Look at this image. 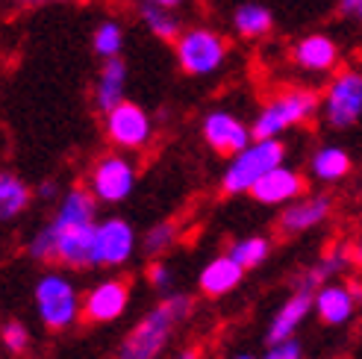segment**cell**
Instances as JSON below:
<instances>
[{"instance_id":"28","label":"cell","mask_w":362,"mask_h":359,"mask_svg":"<svg viewBox=\"0 0 362 359\" xmlns=\"http://www.w3.org/2000/svg\"><path fill=\"white\" fill-rule=\"evenodd\" d=\"M4 348L9 351V353H24L27 348H30V333H27V327L21 324V321H9V324H4Z\"/></svg>"},{"instance_id":"29","label":"cell","mask_w":362,"mask_h":359,"mask_svg":"<svg viewBox=\"0 0 362 359\" xmlns=\"http://www.w3.org/2000/svg\"><path fill=\"white\" fill-rule=\"evenodd\" d=\"M262 359H303V348H300L298 339L292 336V339H283V342L268 345V353Z\"/></svg>"},{"instance_id":"33","label":"cell","mask_w":362,"mask_h":359,"mask_svg":"<svg viewBox=\"0 0 362 359\" xmlns=\"http://www.w3.org/2000/svg\"><path fill=\"white\" fill-rule=\"evenodd\" d=\"M139 4H151V6H162V9H180L186 0H139Z\"/></svg>"},{"instance_id":"6","label":"cell","mask_w":362,"mask_h":359,"mask_svg":"<svg viewBox=\"0 0 362 359\" xmlns=\"http://www.w3.org/2000/svg\"><path fill=\"white\" fill-rule=\"evenodd\" d=\"M324 121L333 130H348L359 121L362 112V74L354 68H345L330 80L321 98Z\"/></svg>"},{"instance_id":"35","label":"cell","mask_w":362,"mask_h":359,"mask_svg":"<svg viewBox=\"0 0 362 359\" xmlns=\"http://www.w3.org/2000/svg\"><path fill=\"white\" fill-rule=\"evenodd\" d=\"M174 359H201V353H197V351H183V353L174 356Z\"/></svg>"},{"instance_id":"7","label":"cell","mask_w":362,"mask_h":359,"mask_svg":"<svg viewBox=\"0 0 362 359\" xmlns=\"http://www.w3.org/2000/svg\"><path fill=\"white\" fill-rule=\"evenodd\" d=\"M136 189V165L124 153H106L100 156L92 174H88V192L95 194L98 204H121Z\"/></svg>"},{"instance_id":"1","label":"cell","mask_w":362,"mask_h":359,"mask_svg":"<svg viewBox=\"0 0 362 359\" xmlns=\"http://www.w3.org/2000/svg\"><path fill=\"white\" fill-rule=\"evenodd\" d=\"M189 315H192V298L183 292H171L148 315L136 321V327L118 345L115 359H159L165 345L171 342L177 324H183Z\"/></svg>"},{"instance_id":"23","label":"cell","mask_w":362,"mask_h":359,"mask_svg":"<svg viewBox=\"0 0 362 359\" xmlns=\"http://www.w3.org/2000/svg\"><path fill=\"white\" fill-rule=\"evenodd\" d=\"M351 262V250L345 247V245H339V247H333L330 250V254H324L313 268H310V271H306L303 277H300V283H298V289L300 292H315L318 289V286L321 283H327V280H333L339 271H341V268H345Z\"/></svg>"},{"instance_id":"36","label":"cell","mask_w":362,"mask_h":359,"mask_svg":"<svg viewBox=\"0 0 362 359\" xmlns=\"http://www.w3.org/2000/svg\"><path fill=\"white\" fill-rule=\"evenodd\" d=\"M233 359H253L250 353H239V356H233Z\"/></svg>"},{"instance_id":"9","label":"cell","mask_w":362,"mask_h":359,"mask_svg":"<svg viewBox=\"0 0 362 359\" xmlns=\"http://www.w3.org/2000/svg\"><path fill=\"white\" fill-rule=\"evenodd\" d=\"M130 307V283L121 277L100 280L95 289H88L80 300V315L88 324H112Z\"/></svg>"},{"instance_id":"34","label":"cell","mask_w":362,"mask_h":359,"mask_svg":"<svg viewBox=\"0 0 362 359\" xmlns=\"http://www.w3.org/2000/svg\"><path fill=\"white\" fill-rule=\"evenodd\" d=\"M21 6H42V4H57V0H18Z\"/></svg>"},{"instance_id":"13","label":"cell","mask_w":362,"mask_h":359,"mask_svg":"<svg viewBox=\"0 0 362 359\" xmlns=\"http://www.w3.org/2000/svg\"><path fill=\"white\" fill-rule=\"evenodd\" d=\"M303 192H306L303 174H298L288 165H277V168L265 171L257 183L247 189V194L253 197V201H259L265 206H283L288 201H295V197H300Z\"/></svg>"},{"instance_id":"27","label":"cell","mask_w":362,"mask_h":359,"mask_svg":"<svg viewBox=\"0 0 362 359\" xmlns=\"http://www.w3.org/2000/svg\"><path fill=\"white\" fill-rule=\"evenodd\" d=\"M92 47L100 59H110V57H121L124 50V30L118 21H103L95 35H92Z\"/></svg>"},{"instance_id":"5","label":"cell","mask_w":362,"mask_h":359,"mask_svg":"<svg viewBox=\"0 0 362 359\" xmlns=\"http://www.w3.org/2000/svg\"><path fill=\"white\" fill-rule=\"evenodd\" d=\"M35 310L47 330H68L80 318L77 286L59 271H47L35 283Z\"/></svg>"},{"instance_id":"15","label":"cell","mask_w":362,"mask_h":359,"mask_svg":"<svg viewBox=\"0 0 362 359\" xmlns=\"http://www.w3.org/2000/svg\"><path fill=\"white\" fill-rule=\"evenodd\" d=\"M204 139L215 153L233 156L250 141V127L239 115H233L227 110H215L204 118Z\"/></svg>"},{"instance_id":"11","label":"cell","mask_w":362,"mask_h":359,"mask_svg":"<svg viewBox=\"0 0 362 359\" xmlns=\"http://www.w3.org/2000/svg\"><path fill=\"white\" fill-rule=\"evenodd\" d=\"M136 230L124 218H106L95 224V262L106 268H118L130 262L136 254Z\"/></svg>"},{"instance_id":"30","label":"cell","mask_w":362,"mask_h":359,"mask_svg":"<svg viewBox=\"0 0 362 359\" xmlns=\"http://www.w3.org/2000/svg\"><path fill=\"white\" fill-rule=\"evenodd\" d=\"M148 283L153 289H168L174 283V271L168 268V262H151L148 265Z\"/></svg>"},{"instance_id":"16","label":"cell","mask_w":362,"mask_h":359,"mask_svg":"<svg viewBox=\"0 0 362 359\" xmlns=\"http://www.w3.org/2000/svg\"><path fill=\"white\" fill-rule=\"evenodd\" d=\"M292 59L303 71H313V74H327V71H333L339 65L341 53H339L336 39H330V35H324V33H310V35H303V39L295 45Z\"/></svg>"},{"instance_id":"19","label":"cell","mask_w":362,"mask_h":359,"mask_svg":"<svg viewBox=\"0 0 362 359\" xmlns=\"http://www.w3.org/2000/svg\"><path fill=\"white\" fill-rule=\"evenodd\" d=\"M124 98H127V65L121 57H110L103 59V68L95 83V106L100 112H106Z\"/></svg>"},{"instance_id":"18","label":"cell","mask_w":362,"mask_h":359,"mask_svg":"<svg viewBox=\"0 0 362 359\" xmlns=\"http://www.w3.org/2000/svg\"><path fill=\"white\" fill-rule=\"evenodd\" d=\"M242 277H245V271L224 254V257H215L204 265L201 277H197V286H201V292L206 298H224L242 283Z\"/></svg>"},{"instance_id":"17","label":"cell","mask_w":362,"mask_h":359,"mask_svg":"<svg viewBox=\"0 0 362 359\" xmlns=\"http://www.w3.org/2000/svg\"><path fill=\"white\" fill-rule=\"evenodd\" d=\"M310 312H313V295L310 292L298 289L292 298H286V303L277 310V315L271 318V324H268V336H265L268 345L283 342V339H292Z\"/></svg>"},{"instance_id":"24","label":"cell","mask_w":362,"mask_h":359,"mask_svg":"<svg viewBox=\"0 0 362 359\" xmlns=\"http://www.w3.org/2000/svg\"><path fill=\"white\" fill-rule=\"evenodd\" d=\"M271 254V242L265 236H245L239 242H233L227 257L236 262L242 271H250V268H259Z\"/></svg>"},{"instance_id":"4","label":"cell","mask_w":362,"mask_h":359,"mask_svg":"<svg viewBox=\"0 0 362 359\" xmlns=\"http://www.w3.org/2000/svg\"><path fill=\"white\" fill-rule=\"evenodd\" d=\"M174 42H177V62L183 68V74L189 77H209L215 71H221L230 53V45L224 35L206 27L180 30Z\"/></svg>"},{"instance_id":"20","label":"cell","mask_w":362,"mask_h":359,"mask_svg":"<svg viewBox=\"0 0 362 359\" xmlns=\"http://www.w3.org/2000/svg\"><path fill=\"white\" fill-rule=\"evenodd\" d=\"M313 177L321 180V183H341L351 171H354V159L345 148L339 145H324L313 153Z\"/></svg>"},{"instance_id":"21","label":"cell","mask_w":362,"mask_h":359,"mask_svg":"<svg viewBox=\"0 0 362 359\" xmlns=\"http://www.w3.org/2000/svg\"><path fill=\"white\" fill-rule=\"evenodd\" d=\"M233 27H236L242 39H262L274 27V15H271L268 6L257 4V0H247V4H242L233 12Z\"/></svg>"},{"instance_id":"2","label":"cell","mask_w":362,"mask_h":359,"mask_svg":"<svg viewBox=\"0 0 362 359\" xmlns=\"http://www.w3.org/2000/svg\"><path fill=\"white\" fill-rule=\"evenodd\" d=\"M286 163V145L280 139H250L242 151L230 156V165L221 174L224 194H247L257 180Z\"/></svg>"},{"instance_id":"22","label":"cell","mask_w":362,"mask_h":359,"mask_svg":"<svg viewBox=\"0 0 362 359\" xmlns=\"http://www.w3.org/2000/svg\"><path fill=\"white\" fill-rule=\"evenodd\" d=\"M33 201V192L21 177H15L12 171H0V221L18 218Z\"/></svg>"},{"instance_id":"25","label":"cell","mask_w":362,"mask_h":359,"mask_svg":"<svg viewBox=\"0 0 362 359\" xmlns=\"http://www.w3.org/2000/svg\"><path fill=\"white\" fill-rule=\"evenodd\" d=\"M139 18L144 21V27L162 42H174L180 35V27H183L180 18H177V9H162V6H151V4H141Z\"/></svg>"},{"instance_id":"14","label":"cell","mask_w":362,"mask_h":359,"mask_svg":"<svg viewBox=\"0 0 362 359\" xmlns=\"http://www.w3.org/2000/svg\"><path fill=\"white\" fill-rule=\"evenodd\" d=\"M359 298L354 295L351 286L327 280L313 292V312L324 321L327 327H345L356 312Z\"/></svg>"},{"instance_id":"32","label":"cell","mask_w":362,"mask_h":359,"mask_svg":"<svg viewBox=\"0 0 362 359\" xmlns=\"http://www.w3.org/2000/svg\"><path fill=\"white\" fill-rule=\"evenodd\" d=\"M35 194H39L42 201H57V194H59V186L53 183V180H45V183H39V189H35Z\"/></svg>"},{"instance_id":"26","label":"cell","mask_w":362,"mask_h":359,"mask_svg":"<svg viewBox=\"0 0 362 359\" xmlns=\"http://www.w3.org/2000/svg\"><path fill=\"white\" fill-rule=\"evenodd\" d=\"M177 239H180V224L177 221H159L144 233V254L159 259L162 254H168V250L177 245Z\"/></svg>"},{"instance_id":"10","label":"cell","mask_w":362,"mask_h":359,"mask_svg":"<svg viewBox=\"0 0 362 359\" xmlns=\"http://www.w3.org/2000/svg\"><path fill=\"white\" fill-rule=\"evenodd\" d=\"M53 233V262L68 268H98L95 262V221L77 227H57L47 221Z\"/></svg>"},{"instance_id":"3","label":"cell","mask_w":362,"mask_h":359,"mask_svg":"<svg viewBox=\"0 0 362 359\" xmlns=\"http://www.w3.org/2000/svg\"><path fill=\"white\" fill-rule=\"evenodd\" d=\"M318 110V95L313 88H288L274 100H268L257 112L250 127V139H280L286 130L306 124Z\"/></svg>"},{"instance_id":"31","label":"cell","mask_w":362,"mask_h":359,"mask_svg":"<svg viewBox=\"0 0 362 359\" xmlns=\"http://www.w3.org/2000/svg\"><path fill=\"white\" fill-rule=\"evenodd\" d=\"M339 12L345 18H359L362 15V0H339Z\"/></svg>"},{"instance_id":"12","label":"cell","mask_w":362,"mask_h":359,"mask_svg":"<svg viewBox=\"0 0 362 359\" xmlns=\"http://www.w3.org/2000/svg\"><path fill=\"white\" fill-rule=\"evenodd\" d=\"M283 215H280V233H286V236H300V233H310L315 230L318 224H324L330 218L333 212V197L327 194H310V197H295V201L283 204Z\"/></svg>"},{"instance_id":"8","label":"cell","mask_w":362,"mask_h":359,"mask_svg":"<svg viewBox=\"0 0 362 359\" xmlns=\"http://www.w3.org/2000/svg\"><path fill=\"white\" fill-rule=\"evenodd\" d=\"M106 136L118 151H141L148 148V141L153 136V121L151 115L141 110L133 100H121L112 110H106Z\"/></svg>"}]
</instances>
